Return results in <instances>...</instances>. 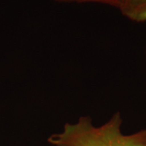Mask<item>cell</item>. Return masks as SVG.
<instances>
[{
    "label": "cell",
    "instance_id": "cell-1",
    "mask_svg": "<svg viewBox=\"0 0 146 146\" xmlns=\"http://www.w3.org/2000/svg\"><path fill=\"white\" fill-rule=\"evenodd\" d=\"M123 119L116 112L109 121L96 127L89 116H81L75 123H66L62 131L50 136L53 146H146V129L125 135Z\"/></svg>",
    "mask_w": 146,
    "mask_h": 146
},
{
    "label": "cell",
    "instance_id": "cell-2",
    "mask_svg": "<svg viewBox=\"0 0 146 146\" xmlns=\"http://www.w3.org/2000/svg\"><path fill=\"white\" fill-rule=\"evenodd\" d=\"M119 10L130 21L137 23L146 21V0H123Z\"/></svg>",
    "mask_w": 146,
    "mask_h": 146
},
{
    "label": "cell",
    "instance_id": "cell-3",
    "mask_svg": "<svg viewBox=\"0 0 146 146\" xmlns=\"http://www.w3.org/2000/svg\"><path fill=\"white\" fill-rule=\"evenodd\" d=\"M56 2H61V3H99V4H104V5L111 6L119 9L120 6L123 3V0H54Z\"/></svg>",
    "mask_w": 146,
    "mask_h": 146
}]
</instances>
